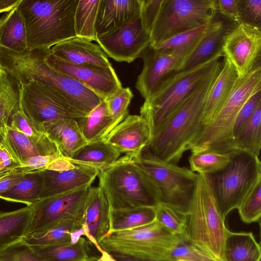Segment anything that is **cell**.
Instances as JSON below:
<instances>
[{
    "label": "cell",
    "mask_w": 261,
    "mask_h": 261,
    "mask_svg": "<svg viewBox=\"0 0 261 261\" xmlns=\"http://www.w3.org/2000/svg\"><path fill=\"white\" fill-rule=\"evenodd\" d=\"M50 48L27 49L17 53L0 47V68L21 85L31 81L54 89L74 109L87 116L102 100L73 78L54 69L45 62Z\"/></svg>",
    "instance_id": "cell-1"
},
{
    "label": "cell",
    "mask_w": 261,
    "mask_h": 261,
    "mask_svg": "<svg viewBox=\"0 0 261 261\" xmlns=\"http://www.w3.org/2000/svg\"><path fill=\"white\" fill-rule=\"evenodd\" d=\"M218 60L162 129L153 136L147 149L162 160L177 164L199 130L204 103L222 68Z\"/></svg>",
    "instance_id": "cell-2"
},
{
    "label": "cell",
    "mask_w": 261,
    "mask_h": 261,
    "mask_svg": "<svg viewBox=\"0 0 261 261\" xmlns=\"http://www.w3.org/2000/svg\"><path fill=\"white\" fill-rule=\"evenodd\" d=\"M79 0H21L27 48H50L76 37L74 16Z\"/></svg>",
    "instance_id": "cell-3"
},
{
    "label": "cell",
    "mask_w": 261,
    "mask_h": 261,
    "mask_svg": "<svg viewBox=\"0 0 261 261\" xmlns=\"http://www.w3.org/2000/svg\"><path fill=\"white\" fill-rule=\"evenodd\" d=\"M261 90V66L238 79L226 101L208 124L191 144L192 152L212 150L232 153L236 147L233 128L242 106L256 92Z\"/></svg>",
    "instance_id": "cell-4"
},
{
    "label": "cell",
    "mask_w": 261,
    "mask_h": 261,
    "mask_svg": "<svg viewBox=\"0 0 261 261\" xmlns=\"http://www.w3.org/2000/svg\"><path fill=\"white\" fill-rule=\"evenodd\" d=\"M98 176L99 186L111 210L155 207L160 204L156 188L127 155L119 158L109 169L99 172Z\"/></svg>",
    "instance_id": "cell-5"
},
{
    "label": "cell",
    "mask_w": 261,
    "mask_h": 261,
    "mask_svg": "<svg viewBox=\"0 0 261 261\" xmlns=\"http://www.w3.org/2000/svg\"><path fill=\"white\" fill-rule=\"evenodd\" d=\"M222 57L223 54L220 52L192 68L173 74L152 96L145 99L140 113L150 127L151 137L162 129L214 64Z\"/></svg>",
    "instance_id": "cell-6"
},
{
    "label": "cell",
    "mask_w": 261,
    "mask_h": 261,
    "mask_svg": "<svg viewBox=\"0 0 261 261\" xmlns=\"http://www.w3.org/2000/svg\"><path fill=\"white\" fill-rule=\"evenodd\" d=\"M129 156L156 188L160 203L189 214L198 173L165 162L145 148L140 154Z\"/></svg>",
    "instance_id": "cell-7"
},
{
    "label": "cell",
    "mask_w": 261,
    "mask_h": 261,
    "mask_svg": "<svg viewBox=\"0 0 261 261\" xmlns=\"http://www.w3.org/2000/svg\"><path fill=\"white\" fill-rule=\"evenodd\" d=\"M228 231L206 175L198 174L189 214V238L215 258L224 261V244Z\"/></svg>",
    "instance_id": "cell-8"
},
{
    "label": "cell",
    "mask_w": 261,
    "mask_h": 261,
    "mask_svg": "<svg viewBox=\"0 0 261 261\" xmlns=\"http://www.w3.org/2000/svg\"><path fill=\"white\" fill-rule=\"evenodd\" d=\"M206 176L220 214L225 219L261 180L260 161L258 156L238 149L224 169Z\"/></svg>",
    "instance_id": "cell-9"
},
{
    "label": "cell",
    "mask_w": 261,
    "mask_h": 261,
    "mask_svg": "<svg viewBox=\"0 0 261 261\" xmlns=\"http://www.w3.org/2000/svg\"><path fill=\"white\" fill-rule=\"evenodd\" d=\"M174 235L156 220L139 227L109 232L98 243L103 254H116L151 261H167Z\"/></svg>",
    "instance_id": "cell-10"
},
{
    "label": "cell",
    "mask_w": 261,
    "mask_h": 261,
    "mask_svg": "<svg viewBox=\"0 0 261 261\" xmlns=\"http://www.w3.org/2000/svg\"><path fill=\"white\" fill-rule=\"evenodd\" d=\"M216 12V0H163L150 34L155 47L172 37L208 22Z\"/></svg>",
    "instance_id": "cell-11"
},
{
    "label": "cell",
    "mask_w": 261,
    "mask_h": 261,
    "mask_svg": "<svg viewBox=\"0 0 261 261\" xmlns=\"http://www.w3.org/2000/svg\"><path fill=\"white\" fill-rule=\"evenodd\" d=\"M20 111L41 132L44 125L58 119L70 118L79 121L86 116L54 89L33 80L21 85Z\"/></svg>",
    "instance_id": "cell-12"
},
{
    "label": "cell",
    "mask_w": 261,
    "mask_h": 261,
    "mask_svg": "<svg viewBox=\"0 0 261 261\" xmlns=\"http://www.w3.org/2000/svg\"><path fill=\"white\" fill-rule=\"evenodd\" d=\"M91 187L86 186L59 194L33 204L35 213L27 235L48 229L66 219H76L84 222Z\"/></svg>",
    "instance_id": "cell-13"
},
{
    "label": "cell",
    "mask_w": 261,
    "mask_h": 261,
    "mask_svg": "<svg viewBox=\"0 0 261 261\" xmlns=\"http://www.w3.org/2000/svg\"><path fill=\"white\" fill-rule=\"evenodd\" d=\"M224 58L233 65L238 79L261 66V27L235 24L226 34L222 47Z\"/></svg>",
    "instance_id": "cell-14"
},
{
    "label": "cell",
    "mask_w": 261,
    "mask_h": 261,
    "mask_svg": "<svg viewBox=\"0 0 261 261\" xmlns=\"http://www.w3.org/2000/svg\"><path fill=\"white\" fill-rule=\"evenodd\" d=\"M141 57L143 67L138 76L136 87L145 99L152 96L165 80L181 71L187 61L181 51L163 50L149 45Z\"/></svg>",
    "instance_id": "cell-15"
},
{
    "label": "cell",
    "mask_w": 261,
    "mask_h": 261,
    "mask_svg": "<svg viewBox=\"0 0 261 261\" xmlns=\"http://www.w3.org/2000/svg\"><path fill=\"white\" fill-rule=\"evenodd\" d=\"M104 52L117 62L130 63L141 57L150 44V36L142 26L140 10L128 22L96 38Z\"/></svg>",
    "instance_id": "cell-16"
},
{
    "label": "cell",
    "mask_w": 261,
    "mask_h": 261,
    "mask_svg": "<svg viewBox=\"0 0 261 261\" xmlns=\"http://www.w3.org/2000/svg\"><path fill=\"white\" fill-rule=\"evenodd\" d=\"M45 62L56 71L81 83L103 100L122 87L113 66L71 64L59 59L50 51Z\"/></svg>",
    "instance_id": "cell-17"
},
{
    "label": "cell",
    "mask_w": 261,
    "mask_h": 261,
    "mask_svg": "<svg viewBox=\"0 0 261 261\" xmlns=\"http://www.w3.org/2000/svg\"><path fill=\"white\" fill-rule=\"evenodd\" d=\"M151 138L145 119L140 115H128L103 140L120 153L137 156L148 146Z\"/></svg>",
    "instance_id": "cell-18"
},
{
    "label": "cell",
    "mask_w": 261,
    "mask_h": 261,
    "mask_svg": "<svg viewBox=\"0 0 261 261\" xmlns=\"http://www.w3.org/2000/svg\"><path fill=\"white\" fill-rule=\"evenodd\" d=\"M99 172L91 167L76 165L73 168L64 171H42L43 186L40 200L91 186Z\"/></svg>",
    "instance_id": "cell-19"
},
{
    "label": "cell",
    "mask_w": 261,
    "mask_h": 261,
    "mask_svg": "<svg viewBox=\"0 0 261 261\" xmlns=\"http://www.w3.org/2000/svg\"><path fill=\"white\" fill-rule=\"evenodd\" d=\"M50 53L59 59L71 64L112 66L108 56L99 45L85 38L76 37L61 42L50 48Z\"/></svg>",
    "instance_id": "cell-20"
},
{
    "label": "cell",
    "mask_w": 261,
    "mask_h": 261,
    "mask_svg": "<svg viewBox=\"0 0 261 261\" xmlns=\"http://www.w3.org/2000/svg\"><path fill=\"white\" fill-rule=\"evenodd\" d=\"M110 208L99 186L92 187L83 216L85 236L97 247L99 241L110 232Z\"/></svg>",
    "instance_id": "cell-21"
},
{
    "label": "cell",
    "mask_w": 261,
    "mask_h": 261,
    "mask_svg": "<svg viewBox=\"0 0 261 261\" xmlns=\"http://www.w3.org/2000/svg\"><path fill=\"white\" fill-rule=\"evenodd\" d=\"M237 79V74L233 65L228 60L223 57L222 68L204 103L198 133L195 138L211 122L223 106Z\"/></svg>",
    "instance_id": "cell-22"
},
{
    "label": "cell",
    "mask_w": 261,
    "mask_h": 261,
    "mask_svg": "<svg viewBox=\"0 0 261 261\" xmlns=\"http://www.w3.org/2000/svg\"><path fill=\"white\" fill-rule=\"evenodd\" d=\"M4 141L5 147L19 165L33 156L61 153L56 143L45 133L40 137L32 138L7 126Z\"/></svg>",
    "instance_id": "cell-23"
},
{
    "label": "cell",
    "mask_w": 261,
    "mask_h": 261,
    "mask_svg": "<svg viewBox=\"0 0 261 261\" xmlns=\"http://www.w3.org/2000/svg\"><path fill=\"white\" fill-rule=\"evenodd\" d=\"M236 24L216 11L199 45L182 70L192 68L222 52L224 38L228 31Z\"/></svg>",
    "instance_id": "cell-24"
},
{
    "label": "cell",
    "mask_w": 261,
    "mask_h": 261,
    "mask_svg": "<svg viewBox=\"0 0 261 261\" xmlns=\"http://www.w3.org/2000/svg\"><path fill=\"white\" fill-rule=\"evenodd\" d=\"M140 10V0H101L97 16L96 37L130 20Z\"/></svg>",
    "instance_id": "cell-25"
},
{
    "label": "cell",
    "mask_w": 261,
    "mask_h": 261,
    "mask_svg": "<svg viewBox=\"0 0 261 261\" xmlns=\"http://www.w3.org/2000/svg\"><path fill=\"white\" fill-rule=\"evenodd\" d=\"M42 132L56 143L61 154L66 159H69L87 143L78 121L73 118H62L48 123L43 126Z\"/></svg>",
    "instance_id": "cell-26"
},
{
    "label": "cell",
    "mask_w": 261,
    "mask_h": 261,
    "mask_svg": "<svg viewBox=\"0 0 261 261\" xmlns=\"http://www.w3.org/2000/svg\"><path fill=\"white\" fill-rule=\"evenodd\" d=\"M83 235L85 236L84 222L69 219L48 229L26 235L22 239L30 246L46 247L73 243Z\"/></svg>",
    "instance_id": "cell-27"
},
{
    "label": "cell",
    "mask_w": 261,
    "mask_h": 261,
    "mask_svg": "<svg viewBox=\"0 0 261 261\" xmlns=\"http://www.w3.org/2000/svg\"><path fill=\"white\" fill-rule=\"evenodd\" d=\"M120 152L105 140L89 142L83 146L69 158L71 163L106 170L119 159Z\"/></svg>",
    "instance_id": "cell-28"
},
{
    "label": "cell",
    "mask_w": 261,
    "mask_h": 261,
    "mask_svg": "<svg viewBox=\"0 0 261 261\" xmlns=\"http://www.w3.org/2000/svg\"><path fill=\"white\" fill-rule=\"evenodd\" d=\"M35 213L33 205L0 212V249L27 235Z\"/></svg>",
    "instance_id": "cell-29"
},
{
    "label": "cell",
    "mask_w": 261,
    "mask_h": 261,
    "mask_svg": "<svg viewBox=\"0 0 261 261\" xmlns=\"http://www.w3.org/2000/svg\"><path fill=\"white\" fill-rule=\"evenodd\" d=\"M0 47L17 53L27 49L25 23L17 7L0 18Z\"/></svg>",
    "instance_id": "cell-30"
},
{
    "label": "cell",
    "mask_w": 261,
    "mask_h": 261,
    "mask_svg": "<svg viewBox=\"0 0 261 261\" xmlns=\"http://www.w3.org/2000/svg\"><path fill=\"white\" fill-rule=\"evenodd\" d=\"M224 261H260V245L251 232L228 231L224 244Z\"/></svg>",
    "instance_id": "cell-31"
},
{
    "label": "cell",
    "mask_w": 261,
    "mask_h": 261,
    "mask_svg": "<svg viewBox=\"0 0 261 261\" xmlns=\"http://www.w3.org/2000/svg\"><path fill=\"white\" fill-rule=\"evenodd\" d=\"M21 84L9 73L0 70V130L5 133L20 111Z\"/></svg>",
    "instance_id": "cell-32"
},
{
    "label": "cell",
    "mask_w": 261,
    "mask_h": 261,
    "mask_svg": "<svg viewBox=\"0 0 261 261\" xmlns=\"http://www.w3.org/2000/svg\"><path fill=\"white\" fill-rule=\"evenodd\" d=\"M35 254L48 261H89L88 242L81 236L76 241L67 244L52 246H30Z\"/></svg>",
    "instance_id": "cell-33"
},
{
    "label": "cell",
    "mask_w": 261,
    "mask_h": 261,
    "mask_svg": "<svg viewBox=\"0 0 261 261\" xmlns=\"http://www.w3.org/2000/svg\"><path fill=\"white\" fill-rule=\"evenodd\" d=\"M112 122L105 100L78 121L82 134L87 143L105 139L111 131Z\"/></svg>",
    "instance_id": "cell-34"
},
{
    "label": "cell",
    "mask_w": 261,
    "mask_h": 261,
    "mask_svg": "<svg viewBox=\"0 0 261 261\" xmlns=\"http://www.w3.org/2000/svg\"><path fill=\"white\" fill-rule=\"evenodd\" d=\"M110 232L135 228L155 221V207L142 206L121 210L110 209Z\"/></svg>",
    "instance_id": "cell-35"
},
{
    "label": "cell",
    "mask_w": 261,
    "mask_h": 261,
    "mask_svg": "<svg viewBox=\"0 0 261 261\" xmlns=\"http://www.w3.org/2000/svg\"><path fill=\"white\" fill-rule=\"evenodd\" d=\"M42 186L41 171L28 173L12 189L1 195L0 198L32 205L40 200Z\"/></svg>",
    "instance_id": "cell-36"
},
{
    "label": "cell",
    "mask_w": 261,
    "mask_h": 261,
    "mask_svg": "<svg viewBox=\"0 0 261 261\" xmlns=\"http://www.w3.org/2000/svg\"><path fill=\"white\" fill-rule=\"evenodd\" d=\"M237 149L259 157L261 148V104L234 135Z\"/></svg>",
    "instance_id": "cell-37"
},
{
    "label": "cell",
    "mask_w": 261,
    "mask_h": 261,
    "mask_svg": "<svg viewBox=\"0 0 261 261\" xmlns=\"http://www.w3.org/2000/svg\"><path fill=\"white\" fill-rule=\"evenodd\" d=\"M101 0H79L74 16L76 36L95 41V24Z\"/></svg>",
    "instance_id": "cell-38"
},
{
    "label": "cell",
    "mask_w": 261,
    "mask_h": 261,
    "mask_svg": "<svg viewBox=\"0 0 261 261\" xmlns=\"http://www.w3.org/2000/svg\"><path fill=\"white\" fill-rule=\"evenodd\" d=\"M233 153L212 150L192 152L189 158L190 169L198 174L205 175L217 172L228 165Z\"/></svg>",
    "instance_id": "cell-39"
},
{
    "label": "cell",
    "mask_w": 261,
    "mask_h": 261,
    "mask_svg": "<svg viewBox=\"0 0 261 261\" xmlns=\"http://www.w3.org/2000/svg\"><path fill=\"white\" fill-rule=\"evenodd\" d=\"M210 21L200 27L177 34L153 48L180 51L188 60L203 38Z\"/></svg>",
    "instance_id": "cell-40"
},
{
    "label": "cell",
    "mask_w": 261,
    "mask_h": 261,
    "mask_svg": "<svg viewBox=\"0 0 261 261\" xmlns=\"http://www.w3.org/2000/svg\"><path fill=\"white\" fill-rule=\"evenodd\" d=\"M167 261L221 260L215 258L193 243L186 233L176 236Z\"/></svg>",
    "instance_id": "cell-41"
},
{
    "label": "cell",
    "mask_w": 261,
    "mask_h": 261,
    "mask_svg": "<svg viewBox=\"0 0 261 261\" xmlns=\"http://www.w3.org/2000/svg\"><path fill=\"white\" fill-rule=\"evenodd\" d=\"M155 211V220L171 233L177 236L187 233L189 214L162 203Z\"/></svg>",
    "instance_id": "cell-42"
},
{
    "label": "cell",
    "mask_w": 261,
    "mask_h": 261,
    "mask_svg": "<svg viewBox=\"0 0 261 261\" xmlns=\"http://www.w3.org/2000/svg\"><path fill=\"white\" fill-rule=\"evenodd\" d=\"M133 96L129 88L122 87L105 100L112 118L111 131L128 115V108Z\"/></svg>",
    "instance_id": "cell-43"
},
{
    "label": "cell",
    "mask_w": 261,
    "mask_h": 261,
    "mask_svg": "<svg viewBox=\"0 0 261 261\" xmlns=\"http://www.w3.org/2000/svg\"><path fill=\"white\" fill-rule=\"evenodd\" d=\"M246 223L259 222L261 216V180L258 181L237 208Z\"/></svg>",
    "instance_id": "cell-44"
},
{
    "label": "cell",
    "mask_w": 261,
    "mask_h": 261,
    "mask_svg": "<svg viewBox=\"0 0 261 261\" xmlns=\"http://www.w3.org/2000/svg\"><path fill=\"white\" fill-rule=\"evenodd\" d=\"M0 261H48L38 256L22 239L0 249Z\"/></svg>",
    "instance_id": "cell-45"
},
{
    "label": "cell",
    "mask_w": 261,
    "mask_h": 261,
    "mask_svg": "<svg viewBox=\"0 0 261 261\" xmlns=\"http://www.w3.org/2000/svg\"><path fill=\"white\" fill-rule=\"evenodd\" d=\"M240 23L261 27V0H237Z\"/></svg>",
    "instance_id": "cell-46"
},
{
    "label": "cell",
    "mask_w": 261,
    "mask_h": 261,
    "mask_svg": "<svg viewBox=\"0 0 261 261\" xmlns=\"http://www.w3.org/2000/svg\"><path fill=\"white\" fill-rule=\"evenodd\" d=\"M163 0H140V14L142 26L150 36Z\"/></svg>",
    "instance_id": "cell-47"
},
{
    "label": "cell",
    "mask_w": 261,
    "mask_h": 261,
    "mask_svg": "<svg viewBox=\"0 0 261 261\" xmlns=\"http://www.w3.org/2000/svg\"><path fill=\"white\" fill-rule=\"evenodd\" d=\"M260 104H261V90L253 94L240 110L233 125V137L239 128L250 118Z\"/></svg>",
    "instance_id": "cell-48"
},
{
    "label": "cell",
    "mask_w": 261,
    "mask_h": 261,
    "mask_svg": "<svg viewBox=\"0 0 261 261\" xmlns=\"http://www.w3.org/2000/svg\"><path fill=\"white\" fill-rule=\"evenodd\" d=\"M9 126L32 138L40 137L45 134L38 130L20 111L14 115Z\"/></svg>",
    "instance_id": "cell-49"
},
{
    "label": "cell",
    "mask_w": 261,
    "mask_h": 261,
    "mask_svg": "<svg viewBox=\"0 0 261 261\" xmlns=\"http://www.w3.org/2000/svg\"><path fill=\"white\" fill-rule=\"evenodd\" d=\"M61 153L31 157L19 165L21 168H27L30 173L40 172L55 160L63 158Z\"/></svg>",
    "instance_id": "cell-50"
},
{
    "label": "cell",
    "mask_w": 261,
    "mask_h": 261,
    "mask_svg": "<svg viewBox=\"0 0 261 261\" xmlns=\"http://www.w3.org/2000/svg\"><path fill=\"white\" fill-rule=\"evenodd\" d=\"M30 173L25 168L19 166L7 174L0 177V195L14 187L26 174Z\"/></svg>",
    "instance_id": "cell-51"
},
{
    "label": "cell",
    "mask_w": 261,
    "mask_h": 261,
    "mask_svg": "<svg viewBox=\"0 0 261 261\" xmlns=\"http://www.w3.org/2000/svg\"><path fill=\"white\" fill-rule=\"evenodd\" d=\"M216 11L227 19L240 23L237 0H216Z\"/></svg>",
    "instance_id": "cell-52"
},
{
    "label": "cell",
    "mask_w": 261,
    "mask_h": 261,
    "mask_svg": "<svg viewBox=\"0 0 261 261\" xmlns=\"http://www.w3.org/2000/svg\"><path fill=\"white\" fill-rule=\"evenodd\" d=\"M75 165L71 163L67 159L63 157L55 160L49 164L45 170L53 171H64L73 168Z\"/></svg>",
    "instance_id": "cell-53"
},
{
    "label": "cell",
    "mask_w": 261,
    "mask_h": 261,
    "mask_svg": "<svg viewBox=\"0 0 261 261\" xmlns=\"http://www.w3.org/2000/svg\"><path fill=\"white\" fill-rule=\"evenodd\" d=\"M18 164L5 146L0 147V171L13 164Z\"/></svg>",
    "instance_id": "cell-54"
},
{
    "label": "cell",
    "mask_w": 261,
    "mask_h": 261,
    "mask_svg": "<svg viewBox=\"0 0 261 261\" xmlns=\"http://www.w3.org/2000/svg\"><path fill=\"white\" fill-rule=\"evenodd\" d=\"M21 0H0V13L7 12L17 7Z\"/></svg>",
    "instance_id": "cell-55"
},
{
    "label": "cell",
    "mask_w": 261,
    "mask_h": 261,
    "mask_svg": "<svg viewBox=\"0 0 261 261\" xmlns=\"http://www.w3.org/2000/svg\"><path fill=\"white\" fill-rule=\"evenodd\" d=\"M5 133L0 130V147L5 146Z\"/></svg>",
    "instance_id": "cell-56"
},
{
    "label": "cell",
    "mask_w": 261,
    "mask_h": 261,
    "mask_svg": "<svg viewBox=\"0 0 261 261\" xmlns=\"http://www.w3.org/2000/svg\"><path fill=\"white\" fill-rule=\"evenodd\" d=\"M89 261H100V260H99V259H98V260H96H96H94V259H93L90 260H89Z\"/></svg>",
    "instance_id": "cell-57"
},
{
    "label": "cell",
    "mask_w": 261,
    "mask_h": 261,
    "mask_svg": "<svg viewBox=\"0 0 261 261\" xmlns=\"http://www.w3.org/2000/svg\"><path fill=\"white\" fill-rule=\"evenodd\" d=\"M0 70H1V68H0Z\"/></svg>",
    "instance_id": "cell-58"
}]
</instances>
